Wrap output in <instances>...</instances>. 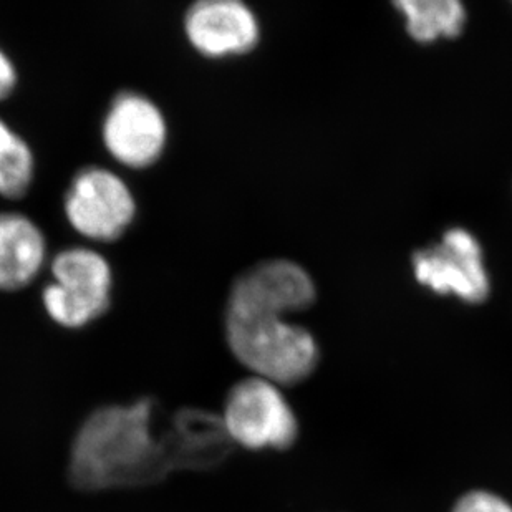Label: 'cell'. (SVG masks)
<instances>
[{
	"mask_svg": "<svg viewBox=\"0 0 512 512\" xmlns=\"http://www.w3.org/2000/svg\"><path fill=\"white\" fill-rule=\"evenodd\" d=\"M34 174V153L27 141L0 118V194L5 198L24 196Z\"/></svg>",
	"mask_w": 512,
	"mask_h": 512,
	"instance_id": "cell-12",
	"label": "cell"
},
{
	"mask_svg": "<svg viewBox=\"0 0 512 512\" xmlns=\"http://www.w3.org/2000/svg\"><path fill=\"white\" fill-rule=\"evenodd\" d=\"M47 257L44 232L25 214L0 213V290L14 292L34 281Z\"/></svg>",
	"mask_w": 512,
	"mask_h": 512,
	"instance_id": "cell-10",
	"label": "cell"
},
{
	"mask_svg": "<svg viewBox=\"0 0 512 512\" xmlns=\"http://www.w3.org/2000/svg\"><path fill=\"white\" fill-rule=\"evenodd\" d=\"M411 271L426 289L466 304H483L491 294L483 246L468 229H448L436 244L416 251Z\"/></svg>",
	"mask_w": 512,
	"mask_h": 512,
	"instance_id": "cell-5",
	"label": "cell"
},
{
	"mask_svg": "<svg viewBox=\"0 0 512 512\" xmlns=\"http://www.w3.org/2000/svg\"><path fill=\"white\" fill-rule=\"evenodd\" d=\"M184 32L209 58L249 54L261 40L259 19L241 0H199L184 15Z\"/></svg>",
	"mask_w": 512,
	"mask_h": 512,
	"instance_id": "cell-9",
	"label": "cell"
},
{
	"mask_svg": "<svg viewBox=\"0 0 512 512\" xmlns=\"http://www.w3.org/2000/svg\"><path fill=\"white\" fill-rule=\"evenodd\" d=\"M17 80L19 77H17V68H15L14 62L10 60L4 50L0 49V100H4L14 92Z\"/></svg>",
	"mask_w": 512,
	"mask_h": 512,
	"instance_id": "cell-14",
	"label": "cell"
},
{
	"mask_svg": "<svg viewBox=\"0 0 512 512\" xmlns=\"http://www.w3.org/2000/svg\"><path fill=\"white\" fill-rule=\"evenodd\" d=\"M52 276L42 300L50 319L65 329H82L102 317L112 300L113 272L100 252L68 247L52 261Z\"/></svg>",
	"mask_w": 512,
	"mask_h": 512,
	"instance_id": "cell-3",
	"label": "cell"
},
{
	"mask_svg": "<svg viewBox=\"0 0 512 512\" xmlns=\"http://www.w3.org/2000/svg\"><path fill=\"white\" fill-rule=\"evenodd\" d=\"M232 450L223 420L208 411L176 413L155 431V401L103 406L80 426L68 476L80 491L158 483L178 469H209Z\"/></svg>",
	"mask_w": 512,
	"mask_h": 512,
	"instance_id": "cell-1",
	"label": "cell"
},
{
	"mask_svg": "<svg viewBox=\"0 0 512 512\" xmlns=\"http://www.w3.org/2000/svg\"><path fill=\"white\" fill-rule=\"evenodd\" d=\"M315 297L317 287L304 267L289 259H269L237 276L226 310L285 317L309 309Z\"/></svg>",
	"mask_w": 512,
	"mask_h": 512,
	"instance_id": "cell-8",
	"label": "cell"
},
{
	"mask_svg": "<svg viewBox=\"0 0 512 512\" xmlns=\"http://www.w3.org/2000/svg\"><path fill=\"white\" fill-rule=\"evenodd\" d=\"M221 420L232 445L246 450H287L299 435L282 387L254 375L232 387Z\"/></svg>",
	"mask_w": 512,
	"mask_h": 512,
	"instance_id": "cell-4",
	"label": "cell"
},
{
	"mask_svg": "<svg viewBox=\"0 0 512 512\" xmlns=\"http://www.w3.org/2000/svg\"><path fill=\"white\" fill-rule=\"evenodd\" d=\"M226 340L232 355L254 377L279 387L304 382L319 363L314 335L282 315L226 310Z\"/></svg>",
	"mask_w": 512,
	"mask_h": 512,
	"instance_id": "cell-2",
	"label": "cell"
},
{
	"mask_svg": "<svg viewBox=\"0 0 512 512\" xmlns=\"http://www.w3.org/2000/svg\"><path fill=\"white\" fill-rule=\"evenodd\" d=\"M65 216L80 236L98 242L116 241L135 219V196L118 174L88 166L70 183L65 194Z\"/></svg>",
	"mask_w": 512,
	"mask_h": 512,
	"instance_id": "cell-6",
	"label": "cell"
},
{
	"mask_svg": "<svg viewBox=\"0 0 512 512\" xmlns=\"http://www.w3.org/2000/svg\"><path fill=\"white\" fill-rule=\"evenodd\" d=\"M451 512H512V504L493 491L473 489L456 501Z\"/></svg>",
	"mask_w": 512,
	"mask_h": 512,
	"instance_id": "cell-13",
	"label": "cell"
},
{
	"mask_svg": "<svg viewBox=\"0 0 512 512\" xmlns=\"http://www.w3.org/2000/svg\"><path fill=\"white\" fill-rule=\"evenodd\" d=\"M102 136L118 163L141 170L160 160L168 143V125L161 108L146 95L121 92L108 108Z\"/></svg>",
	"mask_w": 512,
	"mask_h": 512,
	"instance_id": "cell-7",
	"label": "cell"
},
{
	"mask_svg": "<svg viewBox=\"0 0 512 512\" xmlns=\"http://www.w3.org/2000/svg\"><path fill=\"white\" fill-rule=\"evenodd\" d=\"M395 9L405 20L408 35L420 44L455 39L468 20L458 0H400L395 2Z\"/></svg>",
	"mask_w": 512,
	"mask_h": 512,
	"instance_id": "cell-11",
	"label": "cell"
}]
</instances>
